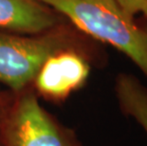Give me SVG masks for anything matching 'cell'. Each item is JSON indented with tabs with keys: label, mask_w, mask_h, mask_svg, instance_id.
Segmentation results:
<instances>
[{
	"label": "cell",
	"mask_w": 147,
	"mask_h": 146,
	"mask_svg": "<svg viewBox=\"0 0 147 146\" xmlns=\"http://www.w3.org/2000/svg\"><path fill=\"white\" fill-rule=\"evenodd\" d=\"M119 5L131 16L142 13L147 5V0H116Z\"/></svg>",
	"instance_id": "obj_7"
},
{
	"label": "cell",
	"mask_w": 147,
	"mask_h": 146,
	"mask_svg": "<svg viewBox=\"0 0 147 146\" xmlns=\"http://www.w3.org/2000/svg\"><path fill=\"white\" fill-rule=\"evenodd\" d=\"M51 8L38 0H0V28L19 34H40L57 23Z\"/></svg>",
	"instance_id": "obj_5"
},
{
	"label": "cell",
	"mask_w": 147,
	"mask_h": 146,
	"mask_svg": "<svg viewBox=\"0 0 147 146\" xmlns=\"http://www.w3.org/2000/svg\"><path fill=\"white\" fill-rule=\"evenodd\" d=\"M0 146H84L76 131L47 110L32 87L12 92L0 120Z\"/></svg>",
	"instance_id": "obj_3"
},
{
	"label": "cell",
	"mask_w": 147,
	"mask_h": 146,
	"mask_svg": "<svg viewBox=\"0 0 147 146\" xmlns=\"http://www.w3.org/2000/svg\"><path fill=\"white\" fill-rule=\"evenodd\" d=\"M77 38L67 32L30 36L0 32V83L12 92L30 87L47 59L67 48L81 49L91 55L99 65L105 62L94 44Z\"/></svg>",
	"instance_id": "obj_2"
},
{
	"label": "cell",
	"mask_w": 147,
	"mask_h": 146,
	"mask_svg": "<svg viewBox=\"0 0 147 146\" xmlns=\"http://www.w3.org/2000/svg\"><path fill=\"white\" fill-rule=\"evenodd\" d=\"M94 65L99 66L91 55L81 49H63L47 59L30 87L39 99L63 104L86 85Z\"/></svg>",
	"instance_id": "obj_4"
},
{
	"label": "cell",
	"mask_w": 147,
	"mask_h": 146,
	"mask_svg": "<svg viewBox=\"0 0 147 146\" xmlns=\"http://www.w3.org/2000/svg\"><path fill=\"white\" fill-rule=\"evenodd\" d=\"M12 99V91H0V120L5 114Z\"/></svg>",
	"instance_id": "obj_8"
},
{
	"label": "cell",
	"mask_w": 147,
	"mask_h": 146,
	"mask_svg": "<svg viewBox=\"0 0 147 146\" xmlns=\"http://www.w3.org/2000/svg\"><path fill=\"white\" fill-rule=\"evenodd\" d=\"M142 13H143V15L145 16V18H147V5H146V7H145V9H144V11H142Z\"/></svg>",
	"instance_id": "obj_9"
},
{
	"label": "cell",
	"mask_w": 147,
	"mask_h": 146,
	"mask_svg": "<svg viewBox=\"0 0 147 146\" xmlns=\"http://www.w3.org/2000/svg\"><path fill=\"white\" fill-rule=\"evenodd\" d=\"M81 32L130 59L147 79V25L137 23L116 0H38Z\"/></svg>",
	"instance_id": "obj_1"
},
{
	"label": "cell",
	"mask_w": 147,
	"mask_h": 146,
	"mask_svg": "<svg viewBox=\"0 0 147 146\" xmlns=\"http://www.w3.org/2000/svg\"><path fill=\"white\" fill-rule=\"evenodd\" d=\"M114 92L121 114L131 118L147 136V86L130 73H119L115 78Z\"/></svg>",
	"instance_id": "obj_6"
}]
</instances>
